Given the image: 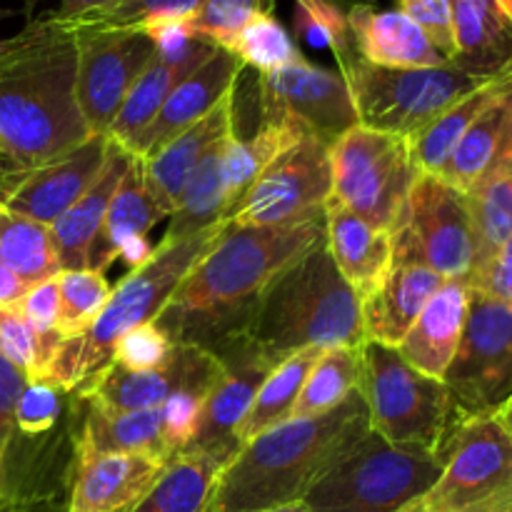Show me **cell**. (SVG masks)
Instances as JSON below:
<instances>
[{
	"label": "cell",
	"instance_id": "cell-1",
	"mask_svg": "<svg viewBox=\"0 0 512 512\" xmlns=\"http://www.w3.org/2000/svg\"><path fill=\"white\" fill-rule=\"evenodd\" d=\"M325 240V215L285 225H225L208 253L188 270L155 325L173 343L215 358L250 343L255 313L280 273Z\"/></svg>",
	"mask_w": 512,
	"mask_h": 512
},
{
	"label": "cell",
	"instance_id": "cell-2",
	"mask_svg": "<svg viewBox=\"0 0 512 512\" xmlns=\"http://www.w3.org/2000/svg\"><path fill=\"white\" fill-rule=\"evenodd\" d=\"M78 30L53 13L0 38V145L10 170L73 153L90 138L75 103Z\"/></svg>",
	"mask_w": 512,
	"mask_h": 512
},
{
	"label": "cell",
	"instance_id": "cell-3",
	"mask_svg": "<svg viewBox=\"0 0 512 512\" xmlns=\"http://www.w3.org/2000/svg\"><path fill=\"white\" fill-rule=\"evenodd\" d=\"M368 430V408L358 390L318 418L285 420L245 443L218 470L200 512H263L300 503Z\"/></svg>",
	"mask_w": 512,
	"mask_h": 512
},
{
	"label": "cell",
	"instance_id": "cell-4",
	"mask_svg": "<svg viewBox=\"0 0 512 512\" xmlns=\"http://www.w3.org/2000/svg\"><path fill=\"white\" fill-rule=\"evenodd\" d=\"M250 343L283 360L303 348H360L363 300L340 275L325 240L278 275L265 293Z\"/></svg>",
	"mask_w": 512,
	"mask_h": 512
},
{
	"label": "cell",
	"instance_id": "cell-5",
	"mask_svg": "<svg viewBox=\"0 0 512 512\" xmlns=\"http://www.w3.org/2000/svg\"><path fill=\"white\" fill-rule=\"evenodd\" d=\"M225 225L228 223L223 220V223L213 225V228L185 235L180 240H160V245L153 248L150 258L143 265L130 270L110 290L108 305L95 318V323L78 338L65 340L63 348L55 353L53 363L48 365V370H45L40 380L55 385L63 393H75L90 378H95L100 370L108 368L113 345L128 330L158 320V315L168 305L170 295L183 283L188 270L220 238Z\"/></svg>",
	"mask_w": 512,
	"mask_h": 512
},
{
	"label": "cell",
	"instance_id": "cell-6",
	"mask_svg": "<svg viewBox=\"0 0 512 512\" xmlns=\"http://www.w3.org/2000/svg\"><path fill=\"white\" fill-rule=\"evenodd\" d=\"M443 473L440 450L395 445L368 430L305 493L310 512H403Z\"/></svg>",
	"mask_w": 512,
	"mask_h": 512
},
{
	"label": "cell",
	"instance_id": "cell-7",
	"mask_svg": "<svg viewBox=\"0 0 512 512\" xmlns=\"http://www.w3.org/2000/svg\"><path fill=\"white\" fill-rule=\"evenodd\" d=\"M338 65L353 95L358 125L403 138L423 130L445 108L490 80L455 63L438 68H380L355 50L340 58Z\"/></svg>",
	"mask_w": 512,
	"mask_h": 512
},
{
	"label": "cell",
	"instance_id": "cell-8",
	"mask_svg": "<svg viewBox=\"0 0 512 512\" xmlns=\"http://www.w3.org/2000/svg\"><path fill=\"white\" fill-rule=\"evenodd\" d=\"M370 430L395 445H423L440 450L455 423L450 390L405 363L398 348L365 340L360 345V383Z\"/></svg>",
	"mask_w": 512,
	"mask_h": 512
},
{
	"label": "cell",
	"instance_id": "cell-9",
	"mask_svg": "<svg viewBox=\"0 0 512 512\" xmlns=\"http://www.w3.org/2000/svg\"><path fill=\"white\" fill-rule=\"evenodd\" d=\"M443 473L420 500L425 512H508L512 438L500 413L455 418L440 443Z\"/></svg>",
	"mask_w": 512,
	"mask_h": 512
},
{
	"label": "cell",
	"instance_id": "cell-10",
	"mask_svg": "<svg viewBox=\"0 0 512 512\" xmlns=\"http://www.w3.org/2000/svg\"><path fill=\"white\" fill-rule=\"evenodd\" d=\"M333 198L375 228L393 233L418 168L403 135L355 125L330 145Z\"/></svg>",
	"mask_w": 512,
	"mask_h": 512
},
{
	"label": "cell",
	"instance_id": "cell-11",
	"mask_svg": "<svg viewBox=\"0 0 512 512\" xmlns=\"http://www.w3.org/2000/svg\"><path fill=\"white\" fill-rule=\"evenodd\" d=\"M393 265H425L445 280H468L475 235L465 193L420 173L393 228Z\"/></svg>",
	"mask_w": 512,
	"mask_h": 512
},
{
	"label": "cell",
	"instance_id": "cell-12",
	"mask_svg": "<svg viewBox=\"0 0 512 512\" xmlns=\"http://www.w3.org/2000/svg\"><path fill=\"white\" fill-rule=\"evenodd\" d=\"M443 383L458 418L505 408L512 398V305L470 288L463 338Z\"/></svg>",
	"mask_w": 512,
	"mask_h": 512
},
{
	"label": "cell",
	"instance_id": "cell-13",
	"mask_svg": "<svg viewBox=\"0 0 512 512\" xmlns=\"http://www.w3.org/2000/svg\"><path fill=\"white\" fill-rule=\"evenodd\" d=\"M333 198L330 145L308 133L280 153L253 185L245 190L225 223L238 228L285 225L323 215Z\"/></svg>",
	"mask_w": 512,
	"mask_h": 512
},
{
	"label": "cell",
	"instance_id": "cell-14",
	"mask_svg": "<svg viewBox=\"0 0 512 512\" xmlns=\"http://www.w3.org/2000/svg\"><path fill=\"white\" fill-rule=\"evenodd\" d=\"M75 30H78L75 103L90 135H108L130 88L155 58V45L143 30L88 28V25H75Z\"/></svg>",
	"mask_w": 512,
	"mask_h": 512
},
{
	"label": "cell",
	"instance_id": "cell-15",
	"mask_svg": "<svg viewBox=\"0 0 512 512\" xmlns=\"http://www.w3.org/2000/svg\"><path fill=\"white\" fill-rule=\"evenodd\" d=\"M258 95L260 120L293 118L328 145L358 125L343 73L320 68L305 58L258 75Z\"/></svg>",
	"mask_w": 512,
	"mask_h": 512
},
{
	"label": "cell",
	"instance_id": "cell-16",
	"mask_svg": "<svg viewBox=\"0 0 512 512\" xmlns=\"http://www.w3.org/2000/svg\"><path fill=\"white\" fill-rule=\"evenodd\" d=\"M223 375V363L213 353L195 345H175V353L163 368L125 370L110 363L75 393L98 408L128 413V410L160 408L180 390H210Z\"/></svg>",
	"mask_w": 512,
	"mask_h": 512
},
{
	"label": "cell",
	"instance_id": "cell-17",
	"mask_svg": "<svg viewBox=\"0 0 512 512\" xmlns=\"http://www.w3.org/2000/svg\"><path fill=\"white\" fill-rule=\"evenodd\" d=\"M108 153V135H90L73 153L28 170L0 175V208L53 225L98 178Z\"/></svg>",
	"mask_w": 512,
	"mask_h": 512
},
{
	"label": "cell",
	"instance_id": "cell-18",
	"mask_svg": "<svg viewBox=\"0 0 512 512\" xmlns=\"http://www.w3.org/2000/svg\"><path fill=\"white\" fill-rule=\"evenodd\" d=\"M218 358L223 363V375L205 398L198 430H195V438L190 440L185 453L210 455L220 463H228L238 453L235 430L240 428L243 418L248 415L260 385L265 383L270 370L280 360L270 358L255 343L238 345V348L228 350Z\"/></svg>",
	"mask_w": 512,
	"mask_h": 512
},
{
	"label": "cell",
	"instance_id": "cell-19",
	"mask_svg": "<svg viewBox=\"0 0 512 512\" xmlns=\"http://www.w3.org/2000/svg\"><path fill=\"white\" fill-rule=\"evenodd\" d=\"M168 465V460L125 453L73 460L68 512H128L150 493Z\"/></svg>",
	"mask_w": 512,
	"mask_h": 512
},
{
	"label": "cell",
	"instance_id": "cell-20",
	"mask_svg": "<svg viewBox=\"0 0 512 512\" xmlns=\"http://www.w3.org/2000/svg\"><path fill=\"white\" fill-rule=\"evenodd\" d=\"M243 70L245 65L230 50H215L203 65H198L193 73L185 75L175 85L160 113L150 123V128L135 143V158H148V155L158 153L175 135H180L190 125L198 123L203 115H208L230 90L238 88Z\"/></svg>",
	"mask_w": 512,
	"mask_h": 512
},
{
	"label": "cell",
	"instance_id": "cell-21",
	"mask_svg": "<svg viewBox=\"0 0 512 512\" xmlns=\"http://www.w3.org/2000/svg\"><path fill=\"white\" fill-rule=\"evenodd\" d=\"M235 95L238 93L230 90L198 123L175 135L158 153L140 158L143 160L145 185H148L153 198L158 200V205L168 215H173L180 193H183L195 165L203 160V155L213 145H218L220 140L230 138L235 133Z\"/></svg>",
	"mask_w": 512,
	"mask_h": 512
},
{
	"label": "cell",
	"instance_id": "cell-22",
	"mask_svg": "<svg viewBox=\"0 0 512 512\" xmlns=\"http://www.w3.org/2000/svg\"><path fill=\"white\" fill-rule=\"evenodd\" d=\"M348 23L355 53L380 68H438L450 63L423 28L400 10H378L373 0H355Z\"/></svg>",
	"mask_w": 512,
	"mask_h": 512
},
{
	"label": "cell",
	"instance_id": "cell-23",
	"mask_svg": "<svg viewBox=\"0 0 512 512\" xmlns=\"http://www.w3.org/2000/svg\"><path fill=\"white\" fill-rule=\"evenodd\" d=\"M325 245L360 300L370 298L393 268V233L375 228L330 198L323 208Z\"/></svg>",
	"mask_w": 512,
	"mask_h": 512
},
{
	"label": "cell",
	"instance_id": "cell-24",
	"mask_svg": "<svg viewBox=\"0 0 512 512\" xmlns=\"http://www.w3.org/2000/svg\"><path fill=\"white\" fill-rule=\"evenodd\" d=\"M468 303V280H445L398 345L405 363L428 378L443 380L463 338Z\"/></svg>",
	"mask_w": 512,
	"mask_h": 512
},
{
	"label": "cell",
	"instance_id": "cell-25",
	"mask_svg": "<svg viewBox=\"0 0 512 512\" xmlns=\"http://www.w3.org/2000/svg\"><path fill=\"white\" fill-rule=\"evenodd\" d=\"M443 283V275L425 265H393L383 285L363 300L365 340L398 348Z\"/></svg>",
	"mask_w": 512,
	"mask_h": 512
},
{
	"label": "cell",
	"instance_id": "cell-26",
	"mask_svg": "<svg viewBox=\"0 0 512 512\" xmlns=\"http://www.w3.org/2000/svg\"><path fill=\"white\" fill-rule=\"evenodd\" d=\"M135 155H130L123 145L108 138V153H105V163L100 168L98 178L90 183L78 198V203L70 205L53 225L55 253H58L60 270H83L85 260H88V250L93 245L95 235H98L100 225H103L108 205L113 200L115 190H118L120 180H123L125 170L130 168Z\"/></svg>",
	"mask_w": 512,
	"mask_h": 512
},
{
	"label": "cell",
	"instance_id": "cell-27",
	"mask_svg": "<svg viewBox=\"0 0 512 512\" xmlns=\"http://www.w3.org/2000/svg\"><path fill=\"white\" fill-rule=\"evenodd\" d=\"M215 50H218V45L200 38L188 53L178 55V58H163V55L155 53V58L150 60L148 68L140 73V78L135 80V85L130 88L120 113L115 115L113 125H110L108 130V138L115 140L118 145H123V148L133 155L135 143H138L140 135L150 128V123H153L155 115L160 113V108H163V103L168 100V95L173 93L175 85H178L185 75L193 73L198 65H203Z\"/></svg>",
	"mask_w": 512,
	"mask_h": 512
},
{
	"label": "cell",
	"instance_id": "cell-28",
	"mask_svg": "<svg viewBox=\"0 0 512 512\" xmlns=\"http://www.w3.org/2000/svg\"><path fill=\"white\" fill-rule=\"evenodd\" d=\"M512 163V85L488 105L438 173L440 180L468 193L495 170Z\"/></svg>",
	"mask_w": 512,
	"mask_h": 512
},
{
	"label": "cell",
	"instance_id": "cell-29",
	"mask_svg": "<svg viewBox=\"0 0 512 512\" xmlns=\"http://www.w3.org/2000/svg\"><path fill=\"white\" fill-rule=\"evenodd\" d=\"M150 455L173 463L163 440V413L153 410H115L88 403V413L80 420L73 438V460L90 455Z\"/></svg>",
	"mask_w": 512,
	"mask_h": 512
},
{
	"label": "cell",
	"instance_id": "cell-30",
	"mask_svg": "<svg viewBox=\"0 0 512 512\" xmlns=\"http://www.w3.org/2000/svg\"><path fill=\"white\" fill-rule=\"evenodd\" d=\"M165 218H170V215L160 208L158 200L153 198V193L145 185L143 160L133 158L123 180H120L118 190H115L113 200H110L103 225H100L98 235L90 245L85 270L105 273L128 240L145 238V233Z\"/></svg>",
	"mask_w": 512,
	"mask_h": 512
},
{
	"label": "cell",
	"instance_id": "cell-31",
	"mask_svg": "<svg viewBox=\"0 0 512 512\" xmlns=\"http://www.w3.org/2000/svg\"><path fill=\"white\" fill-rule=\"evenodd\" d=\"M453 38L458 68L480 78L512 70V25L490 0H453Z\"/></svg>",
	"mask_w": 512,
	"mask_h": 512
},
{
	"label": "cell",
	"instance_id": "cell-32",
	"mask_svg": "<svg viewBox=\"0 0 512 512\" xmlns=\"http://www.w3.org/2000/svg\"><path fill=\"white\" fill-rule=\"evenodd\" d=\"M510 85L512 70L495 75V78L485 80L483 85L470 90L468 95H463L458 103L445 108L433 123H428L423 130L410 135V155H413V163L415 168H418V173L438 175L440 170H443V165L448 163L450 155H453V150L458 148L463 135L468 133L470 125H473L475 120L488 110V105L493 103L500 93H505Z\"/></svg>",
	"mask_w": 512,
	"mask_h": 512
},
{
	"label": "cell",
	"instance_id": "cell-33",
	"mask_svg": "<svg viewBox=\"0 0 512 512\" xmlns=\"http://www.w3.org/2000/svg\"><path fill=\"white\" fill-rule=\"evenodd\" d=\"M310 130L293 118L260 120V128L250 138L233 133L225 143L223 175H225V218L238 205L245 190L258 180V175L278 158L280 153L305 138Z\"/></svg>",
	"mask_w": 512,
	"mask_h": 512
},
{
	"label": "cell",
	"instance_id": "cell-34",
	"mask_svg": "<svg viewBox=\"0 0 512 512\" xmlns=\"http://www.w3.org/2000/svg\"><path fill=\"white\" fill-rule=\"evenodd\" d=\"M320 355H323V348H303L283 358L270 370L265 383L260 385L258 395H255L253 405H250L248 415L243 418L240 428L235 430L238 450L253 438H258L260 433H265V430L290 420V413H293L295 400H298L300 390H303L305 378L313 370V365L318 363Z\"/></svg>",
	"mask_w": 512,
	"mask_h": 512
},
{
	"label": "cell",
	"instance_id": "cell-35",
	"mask_svg": "<svg viewBox=\"0 0 512 512\" xmlns=\"http://www.w3.org/2000/svg\"><path fill=\"white\" fill-rule=\"evenodd\" d=\"M228 138L203 155L195 170L190 173L178 205L170 215V228L165 238L180 240L185 235L200 233L205 228L223 223L225 220V175L223 155Z\"/></svg>",
	"mask_w": 512,
	"mask_h": 512
},
{
	"label": "cell",
	"instance_id": "cell-36",
	"mask_svg": "<svg viewBox=\"0 0 512 512\" xmlns=\"http://www.w3.org/2000/svg\"><path fill=\"white\" fill-rule=\"evenodd\" d=\"M0 263L28 285L55 278L60 263L50 225L0 208Z\"/></svg>",
	"mask_w": 512,
	"mask_h": 512
},
{
	"label": "cell",
	"instance_id": "cell-37",
	"mask_svg": "<svg viewBox=\"0 0 512 512\" xmlns=\"http://www.w3.org/2000/svg\"><path fill=\"white\" fill-rule=\"evenodd\" d=\"M223 465L210 455H178L150 493L128 512H200Z\"/></svg>",
	"mask_w": 512,
	"mask_h": 512
},
{
	"label": "cell",
	"instance_id": "cell-38",
	"mask_svg": "<svg viewBox=\"0 0 512 512\" xmlns=\"http://www.w3.org/2000/svg\"><path fill=\"white\" fill-rule=\"evenodd\" d=\"M360 383V348L323 350L318 363L305 378L303 390L293 405V420L318 418L330 413L358 390Z\"/></svg>",
	"mask_w": 512,
	"mask_h": 512
},
{
	"label": "cell",
	"instance_id": "cell-39",
	"mask_svg": "<svg viewBox=\"0 0 512 512\" xmlns=\"http://www.w3.org/2000/svg\"><path fill=\"white\" fill-rule=\"evenodd\" d=\"M465 198L473 220L475 273L512 235V163L488 175Z\"/></svg>",
	"mask_w": 512,
	"mask_h": 512
},
{
	"label": "cell",
	"instance_id": "cell-40",
	"mask_svg": "<svg viewBox=\"0 0 512 512\" xmlns=\"http://www.w3.org/2000/svg\"><path fill=\"white\" fill-rule=\"evenodd\" d=\"M225 50H230L245 68L250 65V68L258 70V75L273 73V70L298 63L303 58L288 30L283 28V23L270 10L255 13L235 33V38L230 40Z\"/></svg>",
	"mask_w": 512,
	"mask_h": 512
},
{
	"label": "cell",
	"instance_id": "cell-41",
	"mask_svg": "<svg viewBox=\"0 0 512 512\" xmlns=\"http://www.w3.org/2000/svg\"><path fill=\"white\" fill-rule=\"evenodd\" d=\"M58 280V330L63 340L83 335L108 305L110 285L103 273L95 270H60Z\"/></svg>",
	"mask_w": 512,
	"mask_h": 512
},
{
	"label": "cell",
	"instance_id": "cell-42",
	"mask_svg": "<svg viewBox=\"0 0 512 512\" xmlns=\"http://www.w3.org/2000/svg\"><path fill=\"white\" fill-rule=\"evenodd\" d=\"M353 3L355 0H295V35L310 48L333 50L335 58H345L355 50L348 23Z\"/></svg>",
	"mask_w": 512,
	"mask_h": 512
},
{
	"label": "cell",
	"instance_id": "cell-43",
	"mask_svg": "<svg viewBox=\"0 0 512 512\" xmlns=\"http://www.w3.org/2000/svg\"><path fill=\"white\" fill-rule=\"evenodd\" d=\"M203 0H120L113 8L98 15L73 20L88 28H128L143 30L158 20H190L200 10Z\"/></svg>",
	"mask_w": 512,
	"mask_h": 512
},
{
	"label": "cell",
	"instance_id": "cell-44",
	"mask_svg": "<svg viewBox=\"0 0 512 512\" xmlns=\"http://www.w3.org/2000/svg\"><path fill=\"white\" fill-rule=\"evenodd\" d=\"M15 308H18V313L25 318L28 328L33 330L35 343H38L40 365H43L45 375L48 365L53 363L55 353H58L65 343L63 335H60L58 330V280L50 278L38 285H30V290L23 295V300H20Z\"/></svg>",
	"mask_w": 512,
	"mask_h": 512
},
{
	"label": "cell",
	"instance_id": "cell-45",
	"mask_svg": "<svg viewBox=\"0 0 512 512\" xmlns=\"http://www.w3.org/2000/svg\"><path fill=\"white\" fill-rule=\"evenodd\" d=\"M273 13V0H203L198 13L190 18L195 35L218 48H228L240 28L255 13Z\"/></svg>",
	"mask_w": 512,
	"mask_h": 512
},
{
	"label": "cell",
	"instance_id": "cell-46",
	"mask_svg": "<svg viewBox=\"0 0 512 512\" xmlns=\"http://www.w3.org/2000/svg\"><path fill=\"white\" fill-rule=\"evenodd\" d=\"M175 345L155 323H143L128 330L118 343L113 345L110 363L125 370H155L163 368L175 353Z\"/></svg>",
	"mask_w": 512,
	"mask_h": 512
},
{
	"label": "cell",
	"instance_id": "cell-47",
	"mask_svg": "<svg viewBox=\"0 0 512 512\" xmlns=\"http://www.w3.org/2000/svg\"><path fill=\"white\" fill-rule=\"evenodd\" d=\"M63 390L33 380L25 385L15 408V438H40L58 425L63 410Z\"/></svg>",
	"mask_w": 512,
	"mask_h": 512
},
{
	"label": "cell",
	"instance_id": "cell-48",
	"mask_svg": "<svg viewBox=\"0 0 512 512\" xmlns=\"http://www.w3.org/2000/svg\"><path fill=\"white\" fill-rule=\"evenodd\" d=\"M210 390H180V393H175L173 398H168L160 405V413H163V440L173 460L180 453H185L190 440L195 438V430H198L205 398L210 395Z\"/></svg>",
	"mask_w": 512,
	"mask_h": 512
},
{
	"label": "cell",
	"instance_id": "cell-49",
	"mask_svg": "<svg viewBox=\"0 0 512 512\" xmlns=\"http://www.w3.org/2000/svg\"><path fill=\"white\" fill-rule=\"evenodd\" d=\"M0 358L28 375L30 383L43 378L38 343L18 308H0Z\"/></svg>",
	"mask_w": 512,
	"mask_h": 512
},
{
	"label": "cell",
	"instance_id": "cell-50",
	"mask_svg": "<svg viewBox=\"0 0 512 512\" xmlns=\"http://www.w3.org/2000/svg\"><path fill=\"white\" fill-rule=\"evenodd\" d=\"M395 3H398L395 10L418 23L445 60H453V0H395Z\"/></svg>",
	"mask_w": 512,
	"mask_h": 512
},
{
	"label": "cell",
	"instance_id": "cell-51",
	"mask_svg": "<svg viewBox=\"0 0 512 512\" xmlns=\"http://www.w3.org/2000/svg\"><path fill=\"white\" fill-rule=\"evenodd\" d=\"M470 288L512 305V235L468 278Z\"/></svg>",
	"mask_w": 512,
	"mask_h": 512
},
{
	"label": "cell",
	"instance_id": "cell-52",
	"mask_svg": "<svg viewBox=\"0 0 512 512\" xmlns=\"http://www.w3.org/2000/svg\"><path fill=\"white\" fill-rule=\"evenodd\" d=\"M28 383V375L0 358V473H3L5 458L15 438V408Z\"/></svg>",
	"mask_w": 512,
	"mask_h": 512
},
{
	"label": "cell",
	"instance_id": "cell-53",
	"mask_svg": "<svg viewBox=\"0 0 512 512\" xmlns=\"http://www.w3.org/2000/svg\"><path fill=\"white\" fill-rule=\"evenodd\" d=\"M28 290V283H23L13 270L0 263V308H15Z\"/></svg>",
	"mask_w": 512,
	"mask_h": 512
},
{
	"label": "cell",
	"instance_id": "cell-54",
	"mask_svg": "<svg viewBox=\"0 0 512 512\" xmlns=\"http://www.w3.org/2000/svg\"><path fill=\"white\" fill-rule=\"evenodd\" d=\"M150 253H153V248L148 245V240L135 238V240H128V243L120 248L118 258H125L130 265H133V268H138V265H143L145 260L150 258Z\"/></svg>",
	"mask_w": 512,
	"mask_h": 512
},
{
	"label": "cell",
	"instance_id": "cell-55",
	"mask_svg": "<svg viewBox=\"0 0 512 512\" xmlns=\"http://www.w3.org/2000/svg\"><path fill=\"white\" fill-rule=\"evenodd\" d=\"M263 512H310L308 505L300 500V503H290V505H280V508H270V510H263Z\"/></svg>",
	"mask_w": 512,
	"mask_h": 512
},
{
	"label": "cell",
	"instance_id": "cell-56",
	"mask_svg": "<svg viewBox=\"0 0 512 512\" xmlns=\"http://www.w3.org/2000/svg\"><path fill=\"white\" fill-rule=\"evenodd\" d=\"M490 3H493L495 8L505 15V20L512 25V0H490Z\"/></svg>",
	"mask_w": 512,
	"mask_h": 512
},
{
	"label": "cell",
	"instance_id": "cell-57",
	"mask_svg": "<svg viewBox=\"0 0 512 512\" xmlns=\"http://www.w3.org/2000/svg\"><path fill=\"white\" fill-rule=\"evenodd\" d=\"M500 418H503L505 428H508V433H510V438H512V398L508 400V403H505V408L500 410Z\"/></svg>",
	"mask_w": 512,
	"mask_h": 512
},
{
	"label": "cell",
	"instance_id": "cell-58",
	"mask_svg": "<svg viewBox=\"0 0 512 512\" xmlns=\"http://www.w3.org/2000/svg\"><path fill=\"white\" fill-rule=\"evenodd\" d=\"M23 3H25V13H33L35 5L43 3V0H23Z\"/></svg>",
	"mask_w": 512,
	"mask_h": 512
},
{
	"label": "cell",
	"instance_id": "cell-59",
	"mask_svg": "<svg viewBox=\"0 0 512 512\" xmlns=\"http://www.w3.org/2000/svg\"><path fill=\"white\" fill-rule=\"evenodd\" d=\"M3 512H43V508H23V510H5Z\"/></svg>",
	"mask_w": 512,
	"mask_h": 512
},
{
	"label": "cell",
	"instance_id": "cell-60",
	"mask_svg": "<svg viewBox=\"0 0 512 512\" xmlns=\"http://www.w3.org/2000/svg\"><path fill=\"white\" fill-rule=\"evenodd\" d=\"M403 512H425V510H423V505L415 503V505H410V508H408V510H403Z\"/></svg>",
	"mask_w": 512,
	"mask_h": 512
},
{
	"label": "cell",
	"instance_id": "cell-61",
	"mask_svg": "<svg viewBox=\"0 0 512 512\" xmlns=\"http://www.w3.org/2000/svg\"><path fill=\"white\" fill-rule=\"evenodd\" d=\"M0 160H3V145H0Z\"/></svg>",
	"mask_w": 512,
	"mask_h": 512
},
{
	"label": "cell",
	"instance_id": "cell-62",
	"mask_svg": "<svg viewBox=\"0 0 512 512\" xmlns=\"http://www.w3.org/2000/svg\"><path fill=\"white\" fill-rule=\"evenodd\" d=\"M0 512H3V503H0Z\"/></svg>",
	"mask_w": 512,
	"mask_h": 512
},
{
	"label": "cell",
	"instance_id": "cell-63",
	"mask_svg": "<svg viewBox=\"0 0 512 512\" xmlns=\"http://www.w3.org/2000/svg\"><path fill=\"white\" fill-rule=\"evenodd\" d=\"M508 512H512V508H510V510H508Z\"/></svg>",
	"mask_w": 512,
	"mask_h": 512
}]
</instances>
